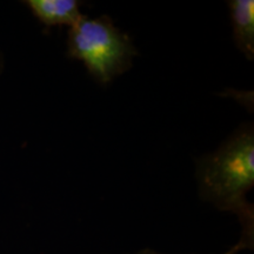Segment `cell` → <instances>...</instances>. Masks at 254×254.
<instances>
[{
  "label": "cell",
  "instance_id": "obj_1",
  "mask_svg": "<svg viewBox=\"0 0 254 254\" xmlns=\"http://www.w3.org/2000/svg\"><path fill=\"white\" fill-rule=\"evenodd\" d=\"M196 178L201 199L236 214L241 225L240 240L253 247V205L246 199L254 186L253 124H243L217 151L200 159Z\"/></svg>",
  "mask_w": 254,
  "mask_h": 254
},
{
  "label": "cell",
  "instance_id": "obj_2",
  "mask_svg": "<svg viewBox=\"0 0 254 254\" xmlns=\"http://www.w3.org/2000/svg\"><path fill=\"white\" fill-rule=\"evenodd\" d=\"M138 53L128 34L107 15H82L67 36V56L80 60L98 84L107 85L132 67Z\"/></svg>",
  "mask_w": 254,
  "mask_h": 254
},
{
  "label": "cell",
  "instance_id": "obj_3",
  "mask_svg": "<svg viewBox=\"0 0 254 254\" xmlns=\"http://www.w3.org/2000/svg\"><path fill=\"white\" fill-rule=\"evenodd\" d=\"M24 4L46 27H72L84 15L78 0H26Z\"/></svg>",
  "mask_w": 254,
  "mask_h": 254
},
{
  "label": "cell",
  "instance_id": "obj_4",
  "mask_svg": "<svg viewBox=\"0 0 254 254\" xmlns=\"http://www.w3.org/2000/svg\"><path fill=\"white\" fill-rule=\"evenodd\" d=\"M233 30V39L238 50L249 60L254 58V1L232 0L228 2Z\"/></svg>",
  "mask_w": 254,
  "mask_h": 254
},
{
  "label": "cell",
  "instance_id": "obj_5",
  "mask_svg": "<svg viewBox=\"0 0 254 254\" xmlns=\"http://www.w3.org/2000/svg\"><path fill=\"white\" fill-rule=\"evenodd\" d=\"M250 247H251V246L249 245V244H246L245 241L239 240V241H238V243L236 244V245H234L233 247H231V249L228 250L227 252H225L224 254H237V253H239L240 251L247 250V249H250ZM251 249H252V247H251ZM135 254H160V253L155 252V251H152V250H150V249H146V250L139 251V252L135 253Z\"/></svg>",
  "mask_w": 254,
  "mask_h": 254
},
{
  "label": "cell",
  "instance_id": "obj_6",
  "mask_svg": "<svg viewBox=\"0 0 254 254\" xmlns=\"http://www.w3.org/2000/svg\"><path fill=\"white\" fill-rule=\"evenodd\" d=\"M0 65H1V63H0Z\"/></svg>",
  "mask_w": 254,
  "mask_h": 254
}]
</instances>
